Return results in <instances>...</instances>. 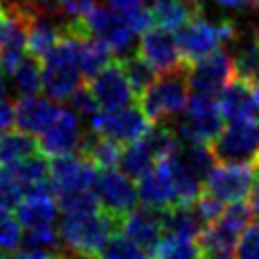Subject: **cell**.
<instances>
[{"instance_id":"cell-1","label":"cell","mask_w":259,"mask_h":259,"mask_svg":"<svg viewBox=\"0 0 259 259\" xmlns=\"http://www.w3.org/2000/svg\"><path fill=\"white\" fill-rule=\"evenodd\" d=\"M121 221L105 212L103 208L91 212H71L59 219L61 251L73 259H95L113 233H117Z\"/></svg>"},{"instance_id":"cell-2","label":"cell","mask_w":259,"mask_h":259,"mask_svg":"<svg viewBox=\"0 0 259 259\" xmlns=\"http://www.w3.org/2000/svg\"><path fill=\"white\" fill-rule=\"evenodd\" d=\"M42 65V91L51 101L69 99L81 85L79 69V38L63 28L61 40L51 49V53L40 61Z\"/></svg>"},{"instance_id":"cell-3","label":"cell","mask_w":259,"mask_h":259,"mask_svg":"<svg viewBox=\"0 0 259 259\" xmlns=\"http://www.w3.org/2000/svg\"><path fill=\"white\" fill-rule=\"evenodd\" d=\"M188 69L190 67H184L172 73H162L144 91V95L138 97L140 111L152 125L164 123V119L174 117L186 109V103L190 97Z\"/></svg>"},{"instance_id":"cell-4","label":"cell","mask_w":259,"mask_h":259,"mask_svg":"<svg viewBox=\"0 0 259 259\" xmlns=\"http://www.w3.org/2000/svg\"><path fill=\"white\" fill-rule=\"evenodd\" d=\"M239 36L237 26L231 20H221V22H210L202 14L184 24L176 32V47L182 57V61L190 67L208 55L217 53L221 45L225 42H235Z\"/></svg>"},{"instance_id":"cell-5","label":"cell","mask_w":259,"mask_h":259,"mask_svg":"<svg viewBox=\"0 0 259 259\" xmlns=\"http://www.w3.org/2000/svg\"><path fill=\"white\" fill-rule=\"evenodd\" d=\"M251 208L247 202H233L225 206L223 214L206 227L196 239L202 259H223L231 257L233 249L239 243L241 233L251 223Z\"/></svg>"},{"instance_id":"cell-6","label":"cell","mask_w":259,"mask_h":259,"mask_svg":"<svg viewBox=\"0 0 259 259\" xmlns=\"http://www.w3.org/2000/svg\"><path fill=\"white\" fill-rule=\"evenodd\" d=\"M223 123H225V117H223L217 97L190 93L184 117L172 127L176 132V138L184 144L188 142V144H208L210 146L223 132V127H225Z\"/></svg>"},{"instance_id":"cell-7","label":"cell","mask_w":259,"mask_h":259,"mask_svg":"<svg viewBox=\"0 0 259 259\" xmlns=\"http://www.w3.org/2000/svg\"><path fill=\"white\" fill-rule=\"evenodd\" d=\"M217 164H255L259 158V119L229 121L210 144Z\"/></svg>"},{"instance_id":"cell-8","label":"cell","mask_w":259,"mask_h":259,"mask_svg":"<svg viewBox=\"0 0 259 259\" xmlns=\"http://www.w3.org/2000/svg\"><path fill=\"white\" fill-rule=\"evenodd\" d=\"M255 182V164H217L206 182L204 192L221 200L229 202H245Z\"/></svg>"},{"instance_id":"cell-9","label":"cell","mask_w":259,"mask_h":259,"mask_svg":"<svg viewBox=\"0 0 259 259\" xmlns=\"http://www.w3.org/2000/svg\"><path fill=\"white\" fill-rule=\"evenodd\" d=\"M150 127L152 123L136 105H127L113 111H101L91 119V132L109 138L121 146L142 140Z\"/></svg>"},{"instance_id":"cell-10","label":"cell","mask_w":259,"mask_h":259,"mask_svg":"<svg viewBox=\"0 0 259 259\" xmlns=\"http://www.w3.org/2000/svg\"><path fill=\"white\" fill-rule=\"evenodd\" d=\"M95 196L105 212L115 217L117 221H123L125 214H130L138 204V186L134 180H130L119 170H103L97 174L95 180Z\"/></svg>"},{"instance_id":"cell-11","label":"cell","mask_w":259,"mask_h":259,"mask_svg":"<svg viewBox=\"0 0 259 259\" xmlns=\"http://www.w3.org/2000/svg\"><path fill=\"white\" fill-rule=\"evenodd\" d=\"M85 26L89 30V34L93 38H97L99 42H103L111 53L113 57H130L132 53V47H134V32L132 28L127 26L125 18L111 10L109 6L107 8H95L91 12V16L85 20Z\"/></svg>"},{"instance_id":"cell-12","label":"cell","mask_w":259,"mask_h":259,"mask_svg":"<svg viewBox=\"0 0 259 259\" xmlns=\"http://www.w3.org/2000/svg\"><path fill=\"white\" fill-rule=\"evenodd\" d=\"M97 174L99 170L77 154L53 158V162L49 164V176H51L55 194L59 196L91 192L95 186Z\"/></svg>"},{"instance_id":"cell-13","label":"cell","mask_w":259,"mask_h":259,"mask_svg":"<svg viewBox=\"0 0 259 259\" xmlns=\"http://www.w3.org/2000/svg\"><path fill=\"white\" fill-rule=\"evenodd\" d=\"M235 79L233 61L227 53L217 51L206 59L190 65L188 69V87L190 93H200L208 97H217L223 89Z\"/></svg>"},{"instance_id":"cell-14","label":"cell","mask_w":259,"mask_h":259,"mask_svg":"<svg viewBox=\"0 0 259 259\" xmlns=\"http://www.w3.org/2000/svg\"><path fill=\"white\" fill-rule=\"evenodd\" d=\"M81 140H83V130L79 125L77 113L61 107V111H59L57 119L51 123V127L40 134L38 152L42 156H51V158L73 156L79 152Z\"/></svg>"},{"instance_id":"cell-15","label":"cell","mask_w":259,"mask_h":259,"mask_svg":"<svg viewBox=\"0 0 259 259\" xmlns=\"http://www.w3.org/2000/svg\"><path fill=\"white\" fill-rule=\"evenodd\" d=\"M138 55L160 75L188 67L178 53L174 34L162 28H150L148 32L142 34L138 45Z\"/></svg>"},{"instance_id":"cell-16","label":"cell","mask_w":259,"mask_h":259,"mask_svg":"<svg viewBox=\"0 0 259 259\" xmlns=\"http://www.w3.org/2000/svg\"><path fill=\"white\" fill-rule=\"evenodd\" d=\"M138 198L142 200V206L154 210H168L180 204L176 184L166 160H160L146 176L138 180Z\"/></svg>"},{"instance_id":"cell-17","label":"cell","mask_w":259,"mask_h":259,"mask_svg":"<svg viewBox=\"0 0 259 259\" xmlns=\"http://www.w3.org/2000/svg\"><path fill=\"white\" fill-rule=\"evenodd\" d=\"M87 87L91 89L97 105L103 107V111L121 109V107L132 105L134 101V93L127 85V79L117 59L109 63L93 81H89Z\"/></svg>"},{"instance_id":"cell-18","label":"cell","mask_w":259,"mask_h":259,"mask_svg":"<svg viewBox=\"0 0 259 259\" xmlns=\"http://www.w3.org/2000/svg\"><path fill=\"white\" fill-rule=\"evenodd\" d=\"M119 229L144 253L154 255L162 237H164L162 210H154V208H148V206H136L130 214L123 217Z\"/></svg>"},{"instance_id":"cell-19","label":"cell","mask_w":259,"mask_h":259,"mask_svg":"<svg viewBox=\"0 0 259 259\" xmlns=\"http://www.w3.org/2000/svg\"><path fill=\"white\" fill-rule=\"evenodd\" d=\"M61 36H63V20L49 6H36L28 26V40H26L28 55L42 61L51 53V49L61 40Z\"/></svg>"},{"instance_id":"cell-20","label":"cell","mask_w":259,"mask_h":259,"mask_svg":"<svg viewBox=\"0 0 259 259\" xmlns=\"http://www.w3.org/2000/svg\"><path fill=\"white\" fill-rule=\"evenodd\" d=\"M61 107L47 97H26L14 101V123L20 132L32 136L42 134L57 119Z\"/></svg>"},{"instance_id":"cell-21","label":"cell","mask_w":259,"mask_h":259,"mask_svg":"<svg viewBox=\"0 0 259 259\" xmlns=\"http://www.w3.org/2000/svg\"><path fill=\"white\" fill-rule=\"evenodd\" d=\"M146 6L152 12L154 24H158V28L166 32H172V30L178 32L184 24L200 16V10H202L190 0H148Z\"/></svg>"},{"instance_id":"cell-22","label":"cell","mask_w":259,"mask_h":259,"mask_svg":"<svg viewBox=\"0 0 259 259\" xmlns=\"http://www.w3.org/2000/svg\"><path fill=\"white\" fill-rule=\"evenodd\" d=\"M219 105L223 111V117L229 121H241V119H257L259 107L253 95V87L233 79L221 93Z\"/></svg>"},{"instance_id":"cell-23","label":"cell","mask_w":259,"mask_h":259,"mask_svg":"<svg viewBox=\"0 0 259 259\" xmlns=\"http://www.w3.org/2000/svg\"><path fill=\"white\" fill-rule=\"evenodd\" d=\"M121 152H123L121 144L89 130V132H83V140H81L77 156L85 158L99 172H103V170H115V166H119Z\"/></svg>"},{"instance_id":"cell-24","label":"cell","mask_w":259,"mask_h":259,"mask_svg":"<svg viewBox=\"0 0 259 259\" xmlns=\"http://www.w3.org/2000/svg\"><path fill=\"white\" fill-rule=\"evenodd\" d=\"M235 51H233V71H235V79L255 87L259 83V42H257V32L237 36V40L233 42Z\"/></svg>"},{"instance_id":"cell-25","label":"cell","mask_w":259,"mask_h":259,"mask_svg":"<svg viewBox=\"0 0 259 259\" xmlns=\"http://www.w3.org/2000/svg\"><path fill=\"white\" fill-rule=\"evenodd\" d=\"M18 225L26 229L53 227L59 219V204L53 196H26L14 210Z\"/></svg>"},{"instance_id":"cell-26","label":"cell","mask_w":259,"mask_h":259,"mask_svg":"<svg viewBox=\"0 0 259 259\" xmlns=\"http://www.w3.org/2000/svg\"><path fill=\"white\" fill-rule=\"evenodd\" d=\"M113 61H115L113 53L97 38L93 36L79 38V69H81V77L85 79V83L93 81Z\"/></svg>"},{"instance_id":"cell-27","label":"cell","mask_w":259,"mask_h":259,"mask_svg":"<svg viewBox=\"0 0 259 259\" xmlns=\"http://www.w3.org/2000/svg\"><path fill=\"white\" fill-rule=\"evenodd\" d=\"M38 152V140L20 132L8 130L0 134V166H14Z\"/></svg>"},{"instance_id":"cell-28","label":"cell","mask_w":259,"mask_h":259,"mask_svg":"<svg viewBox=\"0 0 259 259\" xmlns=\"http://www.w3.org/2000/svg\"><path fill=\"white\" fill-rule=\"evenodd\" d=\"M158 164L154 152L150 150V146L142 140L127 144L121 152V160H119V172H123L130 180H140L142 176H146L154 166Z\"/></svg>"},{"instance_id":"cell-29","label":"cell","mask_w":259,"mask_h":259,"mask_svg":"<svg viewBox=\"0 0 259 259\" xmlns=\"http://www.w3.org/2000/svg\"><path fill=\"white\" fill-rule=\"evenodd\" d=\"M12 79H14L16 95L20 99L36 97V93L42 89V65H40V61L26 55L20 61V65L16 67V71L12 73Z\"/></svg>"},{"instance_id":"cell-30","label":"cell","mask_w":259,"mask_h":259,"mask_svg":"<svg viewBox=\"0 0 259 259\" xmlns=\"http://www.w3.org/2000/svg\"><path fill=\"white\" fill-rule=\"evenodd\" d=\"M117 61L121 65V71H123V75L127 79V85H130L134 97L136 99L142 97L144 91L156 81V71L136 53H132L125 59H117Z\"/></svg>"},{"instance_id":"cell-31","label":"cell","mask_w":259,"mask_h":259,"mask_svg":"<svg viewBox=\"0 0 259 259\" xmlns=\"http://www.w3.org/2000/svg\"><path fill=\"white\" fill-rule=\"evenodd\" d=\"M154 259H202L196 239H184L176 235H164Z\"/></svg>"},{"instance_id":"cell-32","label":"cell","mask_w":259,"mask_h":259,"mask_svg":"<svg viewBox=\"0 0 259 259\" xmlns=\"http://www.w3.org/2000/svg\"><path fill=\"white\" fill-rule=\"evenodd\" d=\"M95 259H148V253H144L123 233H113Z\"/></svg>"},{"instance_id":"cell-33","label":"cell","mask_w":259,"mask_h":259,"mask_svg":"<svg viewBox=\"0 0 259 259\" xmlns=\"http://www.w3.org/2000/svg\"><path fill=\"white\" fill-rule=\"evenodd\" d=\"M22 249H32V251H59L61 249V239L55 227H40V229H26L22 231Z\"/></svg>"},{"instance_id":"cell-34","label":"cell","mask_w":259,"mask_h":259,"mask_svg":"<svg viewBox=\"0 0 259 259\" xmlns=\"http://www.w3.org/2000/svg\"><path fill=\"white\" fill-rule=\"evenodd\" d=\"M24 200V188L10 166H0V208H16Z\"/></svg>"},{"instance_id":"cell-35","label":"cell","mask_w":259,"mask_h":259,"mask_svg":"<svg viewBox=\"0 0 259 259\" xmlns=\"http://www.w3.org/2000/svg\"><path fill=\"white\" fill-rule=\"evenodd\" d=\"M49 8L63 22H81V20H87L97 6H95V0H55L53 6Z\"/></svg>"},{"instance_id":"cell-36","label":"cell","mask_w":259,"mask_h":259,"mask_svg":"<svg viewBox=\"0 0 259 259\" xmlns=\"http://www.w3.org/2000/svg\"><path fill=\"white\" fill-rule=\"evenodd\" d=\"M20 241H22V227L18 225L16 217L10 210L0 208V253L18 251Z\"/></svg>"},{"instance_id":"cell-37","label":"cell","mask_w":259,"mask_h":259,"mask_svg":"<svg viewBox=\"0 0 259 259\" xmlns=\"http://www.w3.org/2000/svg\"><path fill=\"white\" fill-rule=\"evenodd\" d=\"M190 206H192L194 214L198 217V221L202 223L204 229L210 227V225L223 214V210H225V204H223L221 200H217L214 196H210L208 192H204V190L198 194V198H196Z\"/></svg>"},{"instance_id":"cell-38","label":"cell","mask_w":259,"mask_h":259,"mask_svg":"<svg viewBox=\"0 0 259 259\" xmlns=\"http://www.w3.org/2000/svg\"><path fill=\"white\" fill-rule=\"evenodd\" d=\"M237 259H259V221H251L235 247Z\"/></svg>"},{"instance_id":"cell-39","label":"cell","mask_w":259,"mask_h":259,"mask_svg":"<svg viewBox=\"0 0 259 259\" xmlns=\"http://www.w3.org/2000/svg\"><path fill=\"white\" fill-rule=\"evenodd\" d=\"M69 103H71V111H75L77 115H83V117H89L93 119L97 113H99V105L91 93V89L87 87V83H83L71 97H69Z\"/></svg>"},{"instance_id":"cell-40","label":"cell","mask_w":259,"mask_h":259,"mask_svg":"<svg viewBox=\"0 0 259 259\" xmlns=\"http://www.w3.org/2000/svg\"><path fill=\"white\" fill-rule=\"evenodd\" d=\"M14 125V101L4 99L0 101V134L12 130Z\"/></svg>"},{"instance_id":"cell-41","label":"cell","mask_w":259,"mask_h":259,"mask_svg":"<svg viewBox=\"0 0 259 259\" xmlns=\"http://www.w3.org/2000/svg\"><path fill=\"white\" fill-rule=\"evenodd\" d=\"M107 2H109L111 10H115V12L123 14V16L134 12V10H138V8H142V6H146L144 0H107Z\"/></svg>"},{"instance_id":"cell-42","label":"cell","mask_w":259,"mask_h":259,"mask_svg":"<svg viewBox=\"0 0 259 259\" xmlns=\"http://www.w3.org/2000/svg\"><path fill=\"white\" fill-rule=\"evenodd\" d=\"M249 208H251V214L259 221V162H255V182L249 192Z\"/></svg>"},{"instance_id":"cell-43","label":"cell","mask_w":259,"mask_h":259,"mask_svg":"<svg viewBox=\"0 0 259 259\" xmlns=\"http://www.w3.org/2000/svg\"><path fill=\"white\" fill-rule=\"evenodd\" d=\"M8 259H53V253L47 251H32V249H18Z\"/></svg>"},{"instance_id":"cell-44","label":"cell","mask_w":259,"mask_h":259,"mask_svg":"<svg viewBox=\"0 0 259 259\" xmlns=\"http://www.w3.org/2000/svg\"><path fill=\"white\" fill-rule=\"evenodd\" d=\"M255 0H217V4H221L223 8H229V10H243L247 6H251Z\"/></svg>"},{"instance_id":"cell-45","label":"cell","mask_w":259,"mask_h":259,"mask_svg":"<svg viewBox=\"0 0 259 259\" xmlns=\"http://www.w3.org/2000/svg\"><path fill=\"white\" fill-rule=\"evenodd\" d=\"M4 26H6V2L0 0V38H2Z\"/></svg>"},{"instance_id":"cell-46","label":"cell","mask_w":259,"mask_h":259,"mask_svg":"<svg viewBox=\"0 0 259 259\" xmlns=\"http://www.w3.org/2000/svg\"><path fill=\"white\" fill-rule=\"evenodd\" d=\"M4 99H6V81L0 75V101H4Z\"/></svg>"},{"instance_id":"cell-47","label":"cell","mask_w":259,"mask_h":259,"mask_svg":"<svg viewBox=\"0 0 259 259\" xmlns=\"http://www.w3.org/2000/svg\"><path fill=\"white\" fill-rule=\"evenodd\" d=\"M53 259H73V257H71V255H67L65 251H61V249H59L57 253H53Z\"/></svg>"},{"instance_id":"cell-48","label":"cell","mask_w":259,"mask_h":259,"mask_svg":"<svg viewBox=\"0 0 259 259\" xmlns=\"http://www.w3.org/2000/svg\"><path fill=\"white\" fill-rule=\"evenodd\" d=\"M32 2H36V4H40V6H49V0H32Z\"/></svg>"},{"instance_id":"cell-49","label":"cell","mask_w":259,"mask_h":259,"mask_svg":"<svg viewBox=\"0 0 259 259\" xmlns=\"http://www.w3.org/2000/svg\"><path fill=\"white\" fill-rule=\"evenodd\" d=\"M190 2H194V4L200 6V8H202V4H204V0H190Z\"/></svg>"},{"instance_id":"cell-50","label":"cell","mask_w":259,"mask_h":259,"mask_svg":"<svg viewBox=\"0 0 259 259\" xmlns=\"http://www.w3.org/2000/svg\"><path fill=\"white\" fill-rule=\"evenodd\" d=\"M0 259H8V255L6 253H0Z\"/></svg>"},{"instance_id":"cell-51","label":"cell","mask_w":259,"mask_h":259,"mask_svg":"<svg viewBox=\"0 0 259 259\" xmlns=\"http://www.w3.org/2000/svg\"><path fill=\"white\" fill-rule=\"evenodd\" d=\"M255 6H257V8H259V0H255Z\"/></svg>"},{"instance_id":"cell-52","label":"cell","mask_w":259,"mask_h":259,"mask_svg":"<svg viewBox=\"0 0 259 259\" xmlns=\"http://www.w3.org/2000/svg\"><path fill=\"white\" fill-rule=\"evenodd\" d=\"M223 259H235V257H223Z\"/></svg>"},{"instance_id":"cell-53","label":"cell","mask_w":259,"mask_h":259,"mask_svg":"<svg viewBox=\"0 0 259 259\" xmlns=\"http://www.w3.org/2000/svg\"><path fill=\"white\" fill-rule=\"evenodd\" d=\"M257 162H259V158H257Z\"/></svg>"},{"instance_id":"cell-54","label":"cell","mask_w":259,"mask_h":259,"mask_svg":"<svg viewBox=\"0 0 259 259\" xmlns=\"http://www.w3.org/2000/svg\"><path fill=\"white\" fill-rule=\"evenodd\" d=\"M253 4H255V2H253Z\"/></svg>"}]
</instances>
